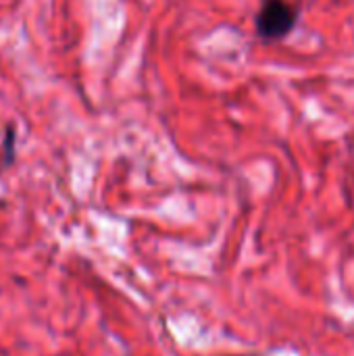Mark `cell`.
Segmentation results:
<instances>
[{
  "label": "cell",
  "instance_id": "cell-1",
  "mask_svg": "<svg viewBox=\"0 0 354 356\" xmlns=\"http://www.w3.org/2000/svg\"><path fill=\"white\" fill-rule=\"evenodd\" d=\"M298 23V8L288 0H263L255 27L265 40H284Z\"/></svg>",
  "mask_w": 354,
  "mask_h": 356
}]
</instances>
